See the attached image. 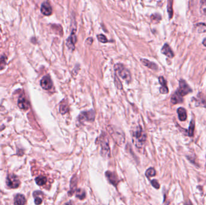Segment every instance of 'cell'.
Segmentation results:
<instances>
[{
    "label": "cell",
    "instance_id": "7c38bea8",
    "mask_svg": "<svg viewBox=\"0 0 206 205\" xmlns=\"http://www.w3.org/2000/svg\"><path fill=\"white\" fill-rule=\"evenodd\" d=\"M18 107L22 110H27L28 108V102L26 100L24 95H21L18 99Z\"/></svg>",
    "mask_w": 206,
    "mask_h": 205
},
{
    "label": "cell",
    "instance_id": "e0dca14e",
    "mask_svg": "<svg viewBox=\"0 0 206 205\" xmlns=\"http://www.w3.org/2000/svg\"><path fill=\"white\" fill-rule=\"evenodd\" d=\"M141 61L144 66L148 67V68H150V69H151L154 70V71H156L158 69L157 65L156 64H155L154 63H153V62L149 61L146 59H141Z\"/></svg>",
    "mask_w": 206,
    "mask_h": 205
},
{
    "label": "cell",
    "instance_id": "cb8c5ba5",
    "mask_svg": "<svg viewBox=\"0 0 206 205\" xmlns=\"http://www.w3.org/2000/svg\"><path fill=\"white\" fill-rule=\"evenodd\" d=\"M156 175V170L154 168H149L148 169L146 170V172H145V176L147 177H153L155 176Z\"/></svg>",
    "mask_w": 206,
    "mask_h": 205
},
{
    "label": "cell",
    "instance_id": "7a4b0ae2",
    "mask_svg": "<svg viewBox=\"0 0 206 205\" xmlns=\"http://www.w3.org/2000/svg\"><path fill=\"white\" fill-rule=\"evenodd\" d=\"M114 70L118 75L126 82L130 83L131 81V76L130 71L122 64H116L114 66Z\"/></svg>",
    "mask_w": 206,
    "mask_h": 205
},
{
    "label": "cell",
    "instance_id": "f546056e",
    "mask_svg": "<svg viewBox=\"0 0 206 205\" xmlns=\"http://www.w3.org/2000/svg\"><path fill=\"white\" fill-rule=\"evenodd\" d=\"M151 184L152 186L155 188L156 189H159L160 188V184L158 182V181L156 179H153L151 181Z\"/></svg>",
    "mask_w": 206,
    "mask_h": 205
},
{
    "label": "cell",
    "instance_id": "2e32d148",
    "mask_svg": "<svg viewBox=\"0 0 206 205\" xmlns=\"http://www.w3.org/2000/svg\"><path fill=\"white\" fill-rule=\"evenodd\" d=\"M26 202V197L24 195L18 194L14 198V204L15 205H24Z\"/></svg>",
    "mask_w": 206,
    "mask_h": 205
},
{
    "label": "cell",
    "instance_id": "7402d4cb",
    "mask_svg": "<svg viewBox=\"0 0 206 205\" xmlns=\"http://www.w3.org/2000/svg\"><path fill=\"white\" fill-rule=\"evenodd\" d=\"M35 182L38 185L43 186L46 183H47V177L43 176H38L35 179Z\"/></svg>",
    "mask_w": 206,
    "mask_h": 205
},
{
    "label": "cell",
    "instance_id": "6da1fadb",
    "mask_svg": "<svg viewBox=\"0 0 206 205\" xmlns=\"http://www.w3.org/2000/svg\"><path fill=\"white\" fill-rule=\"evenodd\" d=\"M132 140L134 144L138 148H141L146 140V135L141 126L137 127L133 131Z\"/></svg>",
    "mask_w": 206,
    "mask_h": 205
},
{
    "label": "cell",
    "instance_id": "5b68a950",
    "mask_svg": "<svg viewBox=\"0 0 206 205\" xmlns=\"http://www.w3.org/2000/svg\"><path fill=\"white\" fill-rule=\"evenodd\" d=\"M6 184L10 188H17L20 185V181L18 177L14 175H9L6 178Z\"/></svg>",
    "mask_w": 206,
    "mask_h": 205
},
{
    "label": "cell",
    "instance_id": "603a6c76",
    "mask_svg": "<svg viewBox=\"0 0 206 205\" xmlns=\"http://www.w3.org/2000/svg\"><path fill=\"white\" fill-rule=\"evenodd\" d=\"M197 31L199 33L206 32V24L204 23H198L196 24Z\"/></svg>",
    "mask_w": 206,
    "mask_h": 205
},
{
    "label": "cell",
    "instance_id": "8fae6325",
    "mask_svg": "<svg viewBox=\"0 0 206 205\" xmlns=\"http://www.w3.org/2000/svg\"><path fill=\"white\" fill-rule=\"evenodd\" d=\"M40 11H41V13L45 16H50V15H51L53 12L52 7L50 4L47 1L43 2L42 4Z\"/></svg>",
    "mask_w": 206,
    "mask_h": 205
},
{
    "label": "cell",
    "instance_id": "d6a6232c",
    "mask_svg": "<svg viewBox=\"0 0 206 205\" xmlns=\"http://www.w3.org/2000/svg\"><path fill=\"white\" fill-rule=\"evenodd\" d=\"M65 205H75V204L72 201H69L65 204Z\"/></svg>",
    "mask_w": 206,
    "mask_h": 205
},
{
    "label": "cell",
    "instance_id": "1f68e13d",
    "mask_svg": "<svg viewBox=\"0 0 206 205\" xmlns=\"http://www.w3.org/2000/svg\"><path fill=\"white\" fill-rule=\"evenodd\" d=\"M92 42H93V39H92V38H91V37L88 38L86 41V44H89V45H90L92 43Z\"/></svg>",
    "mask_w": 206,
    "mask_h": 205
},
{
    "label": "cell",
    "instance_id": "9a60e30c",
    "mask_svg": "<svg viewBox=\"0 0 206 205\" xmlns=\"http://www.w3.org/2000/svg\"><path fill=\"white\" fill-rule=\"evenodd\" d=\"M158 81L160 84V85L162 86L161 88H160V92L162 94H167L168 93V88L167 87L166 84V81L165 79V78L163 76H160L158 78Z\"/></svg>",
    "mask_w": 206,
    "mask_h": 205
},
{
    "label": "cell",
    "instance_id": "8992f818",
    "mask_svg": "<svg viewBox=\"0 0 206 205\" xmlns=\"http://www.w3.org/2000/svg\"><path fill=\"white\" fill-rule=\"evenodd\" d=\"M95 113L94 110H90L89 111L82 112L79 116V120L80 122H85L89 121L93 122L95 120Z\"/></svg>",
    "mask_w": 206,
    "mask_h": 205
},
{
    "label": "cell",
    "instance_id": "d6986e66",
    "mask_svg": "<svg viewBox=\"0 0 206 205\" xmlns=\"http://www.w3.org/2000/svg\"><path fill=\"white\" fill-rule=\"evenodd\" d=\"M177 113L178 115V119L180 121H185L187 119L186 111L184 108L180 107L177 110Z\"/></svg>",
    "mask_w": 206,
    "mask_h": 205
},
{
    "label": "cell",
    "instance_id": "3957f363",
    "mask_svg": "<svg viewBox=\"0 0 206 205\" xmlns=\"http://www.w3.org/2000/svg\"><path fill=\"white\" fill-rule=\"evenodd\" d=\"M101 146V155L102 157L109 158L110 156V150L109 147V140L106 135H101L99 139Z\"/></svg>",
    "mask_w": 206,
    "mask_h": 205
},
{
    "label": "cell",
    "instance_id": "277c9868",
    "mask_svg": "<svg viewBox=\"0 0 206 205\" xmlns=\"http://www.w3.org/2000/svg\"><path fill=\"white\" fill-rule=\"evenodd\" d=\"M176 92L180 96H184L191 93L192 92V90L184 79H180L179 81V88Z\"/></svg>",
    "mask_w": 206,
    "mask_h": 205
},
{
    "label": "cell",
    "instance_id": "5bb4252c",
    "mask_svg": "<svg viewBox=\"0 0 206 205\" xmlns=\"http://www.w3.org/2000/svg\"><path fill=\"white\" fill-rule=\"evenodd\" d=\"M161 52L162 54H163L164 55L167 56L168 57H169V58H173L174 56V54L173 50L171 49L170 47H169V45L167 43H165L163 45V47L162 48Z\"/></svg>",
    "mask_w": 206,
    "mask_h": 205
},
{
    "label": "cell",
    "instance_id": "30bf717a",
    "mask_svg": "<svg viewBox=\"0 0 206 205\" xmlns=\"http://www.w3.org/2000/svg\"><path fill=\"white\" fill-rule=\"evenodd\" d=\"M40 86L44 90H50L53 87L51 79L48 76H45L40 81Z\"/></svg>",
    "mask_w": 206,
    "mask_h": 205
},
{
    "label": "cell",
    "instance_id": "e575fe53",
    "mask_svg": "<svg viewBox=\"0 0 206 205\" xmlns=\"http://www.w3.org/2000/svg\"><path fill=\"white\" fill-rule=\"evenodd\" d=\"M165 205H168V204H165Z\"/></svg>",
    "mask_w": 206,
    "mask_h": 205
},
{
    "label": "cell",
    "instance_id": "484cf974",
    "mask_svg": "<svg viewBox=\"0 0 206 205\" xmlns=\"http://www.w3.org/2000/svg\"><path fill=\"white\" fill-rule=\"evenodd\" d=\"M168 12L169 14V19H171L173 16V1H169L168 3Z\"/></svg>",
    "mask_w": 206,
    "mask_h": 205
},
{
    "label": "cell",
    "instance_id": "44dd1931",
    "mask_svg": "<svg viewBox=\"0 0 206 205\" xmlns=\"http://www.w3.org/2000/svg\"><path fill=\"white\" fill-rule=\"evenodd\" d=\"M76 192V194H75V197L78 199H79L80 200H83L86 198V192L85 191V189H83L82 188H79L77 189Z\"/></svg>",
    "mask_w": 206,
    "mask_h": 205
},
{
    "label": "cell",
    "instance_id": "836d02e7",
    "mask_svg": "<svg viewBox=\"0 0 206 205\" xmlns=\"http://www.w3.org/2000/svg\"><path fill=\"white\" fill-rule=\"evenodd\" d=\"M202 43H203V45H204V46L205 47H206V38L203 40V42H202Z\"/></svg>",
    "mask_w": 206,
    "mask_h": 205
},
{
    "label": "cell",
    "instance_id": "f1b7e54d",
    "mask_svg": "<svg viewBox=\"0 0 206 205\" xmlns=\"http://www.w3.org/2000/svg\"><path fill=\"white\" fill-rule=\"evenodd\" d=\"M68 107L66 105H60V112L62 115H64V114L66 113L68 111Z\"/></svg>",
    "mask_w": 206,
    "mask_h": 205
},
{
    "label": "cell",
    "instance_id": "4dcf8cb0",
    "mask_svg": "<svg viewBox=\"0 0 206 205\" xmlns=\"http://www.w3.org/2000/svg\"><path fill=\"white\" fill-rule=\"evenodd\" d=\"M151 18L152 20H160L162 19V17L161 16H160L159 14H153L151 16Z\"/></svg>",
    "mask_w": 206,
    "mask_h": 205
},
{
    "label": "cell",
    "instance_id": "d4e9b609",
    "mask_svg": "<svg viewBox=\"0 0 206 205\" xmlns=\"http://www.w3.org/2000/svg\"><path fill=\"white\" fill-rule=\"evenodd\" d=\"M194 130H195V122L193 120H192L190 121L189 130H188V135L189 136H192L193 135Z\"/></svg>",
    "mask_w": 206,
    "mask_h": 205
},
{
    "label": "cell",
    "instance_id": "4316f807",
    "mask_svg": "<svg viewBox=\"0 0 206 205\" xmlns=\"http://www.w3.org/2000/svg\"><path fill=\"white\" fill-rule=\"evenodd\" d=\"M200 11L202 15L206 16V0L201 1Z\"/></svg>",
    "mask_w": 206,
    "mask_h": 205
},
{
    "label": "cell",
    "instance_id": "4fadbf2b",
    "mask_svg": "<svg viewBox=\"0 0 206 205\" xmlns=\"http://www.w3.org/2000/svg\"><path fill=\"white\" fill-rule=\"evenodd\" d=\"M77 176L75 175L73 176V177H72V179H71V182H70V191L68 192V194L69 196H72L73 194L74 193V192H75L77 191Z\"/></svg>",
    "mask_w": 206,
    "mask_h": 205
},
{
    "label": "cell",
    "instance_id": "ffe728a7",
    "mask_svg": "<svg viewBox=\"0 0 206 205\" xmlns=\"http://www.w3.org/2000/svg\"><path fill=\"white\" fill-rule=\"evenodd\" d=\"M40 195H43L41 191H36L33 192V197H34V203L36 205H39L42 203V199L39 197Z\"/></svg>",
    "mask_w": 206,
    "mask_h": 205
},
{
    "label": "cell",
    "instance_id": "ba28073f",
    "mask_svg": "<svg viewBox=\"0 0 206 205\" xmlns=\"http://www.w3.org/2000/svg\"><path fill=\"white\" fill-rule=\"evenodd\" d=\"M105 175L108 181L112 185H113L115 187L118 185L119 180L118 177L115 173L114 172H110V171H107V172L105 173Z\"/></svg>",
    "mask_w": 206,
    "mask_h": 205
},
{
    "label": "cell",
    "instance_id": "83f0119b",
    "mask_svg": "<svg viewBox=\"0 0 206 205\" xmlns=\"http://www.w3.org/2000/svg\"><path fill=\"white\" fill-rule=\"evenodd\" d=\"M97 38H98V40L100 42L104 43L108 42L107 39L106 38V37L104 35H98L97 36Z\"/></svg>",
    "mask_w": 206,
    "mask_h": 205
},
{
    "label": "cell",
    "instance_id": "52a82bcc",
    "mask_svg": "<svg viewBox=\"0 0 206 205\" xmlns=\"http://www.w3.org/2000/svg\"><path fill=\"white\" fill-rule=\"evenodd\" d=\"M76 28H74L71 33V35L67 39L66 41V45L69 49L73 51L75 49V44L77 42V37H76Z\"/></svg>",
    "mask_w": 206,
    "mask_h": 205
},
{
    "label": "cell",
    "instance_id": "ac0fdd59",
    "mask_svg": "<svg viewBox=\"0 0 206 205\" xmlns=\"http://www.w3.org/2000/svg\"><path fill=\"white\" fill-rule=\"evenodd\" d=\"M171 103L173 104H177L179 103H182L183 102V99L181 96H180L177 92H175L171 97Z\"/></svg>",
    "mask_w": 206,
    "mask_h": 205
},
{
    "label": "cell",
    "instance_id": "9c48e42d",
    "mask_svg": "<svg viewBox=\"0 0 206 205\" xmlns=\"http://www.w3.org/2000/svg\"><path fill=\"white\" fill-rule=\"evenodd\" d=\"M110 134L117 144H118L119 145H121L122 143H124L125 140V137L123 133H122L121 132H119L118 131H114V129H112V132H110Z\"/></svg>",
    "mask_w": 206,
    "mask_h": 205
}]
</instances>
